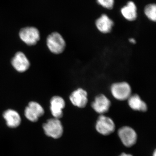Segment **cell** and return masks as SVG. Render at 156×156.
<instances>
[{"instance_id": "1", "label": "cell", "mask_w": 156, "mask_h": 156, "mask_svg": "<svg viewBox=\"0 0 156 156\" xmlns=\"http://www.w3.org/2000/svg\"><path fill=\"white\" fill-rule=\"evenodd\" d=\"M47 44L52 53L59 54L64 51L66 47L64 39L58 32H53L48 36L47 39Z\"/></svg>"}, {"instance_id": "2", "label": "cell", "mask_w": 156, "mask_h": 156, "mask_svg": "<svg viewBox=\"0 0 156 156\" xmlns=\"http://www.w3.org/2000/svg\"><path fill=\"white\" fill-rule=\"evenodd\" d=\"M43 129L47 136L58 139L62 136L63 129L62 124L58 119L53 118L48 120L44 124Z\"/></svg>"}, {"instance_id": "3", "label": "cell", "mask_w": 156, "mask_h": 156, "mask_svg": "<svg viewBox=\"0 0 156 156\" xmlns=\"http://www.w3.org/2000/svg\"><path fill=\"white\" fill-rule=\"evenodd\" d=\"M112 95L117 100H128L131 95V88L129 83L126 82L115 83L111 87Z\"/></svg>"}, {"instance_id": "4", "label": "cell", "mask_w": 156, "mask_h": 156, "mask_svg": "<svg viewBox=\"0 0 156 156\" xmlns=\"http://www.w3.org/2000/svg\"><path fill=\"white\" fill-rule=\"evenodd\" d=\"M20 39L29 46L36 44L40 39V34L37 29L32 27H24L19 32Z\"/></svg>"}, {"instance_id": "5", "label": "cell", "mask_w": 156, "mask_h": 156, "mask_svg": "<svg viewBox=\"0 0 156 156\" xmlns=\"http://www.w3.org/2000/svg\"><path fill=\"white\" fill-rule=\"evenodd\" d=\"M96 130L98 133L103 135H109L115 130V124L111 118L101 115L96 122Z\"/></svg>"}, {"instance_id": "6", "label": "cell", "mask_w": 156, "mask_h": 156, "mask_svg": "<svg viewBox=\"0 0 156 156\" xmlns=\"http://www.w3.org/2000/svg\"><path fill=\"white\" fill-rule=\"evenodd\" d=\"M119 137L123 144L127 147H131L135 144L137 140V134L133 128L125 126L118 131Z\"/></svg>"}, {"instance_id": "7", "label": "cell", "mask_w": 156, "mask_h": 156, "mask_svg": "<svg viewBox=\"0 0 156 156\" xmlns=\"http://www.w3.org/2000/svg\"><path fill=\"white\" fill-rule=\"evenodd\" d=\"M44 114V110L41 105L35 101H30L26 107L24 114L27 119L32 122H37L39 118Z\"/></svg>"}, {"instance_id": "8", "label": "cell", "mask_w": 156, "mask_h": 156, "mask_svg": "<svg viewBox=\"0 0 156 156\" xmlns=\"http://www.w3.org/2000/svg\"><path fill=\"white\" fill-rule=\"evenodd\" d=\"M69 99L74 106L80 108H84L88 103V93L82 88H78L71 93Z\"/></svg>"}, {"instance_id": "9", "label": "cell", "mask_w": 156, "mask_h": 156, "mask_svg": "<svg viewBox=\"0 0 156 156\" xmlns=\"http://www.w3.org/2000/svg\"><path fill=\"white\" fill-rule=\"evenodd\" d=\"M111 105L110 100L104 94H101L95 97L92 103V108L96 112L102 115L108 111Z\"/></svg>"}, {"instance_id": "10", "label": "cell", "mask_w": 156, "mask_h": 156, "mask_svg": "<svg viewBox=\"0 0 156 156\" xmlns=\"http://www.w3.org/2000/svg\"><path fill=\"white\" fill-rule=\"evenodd\" d=\"M11 63L13 67L20 73L26 71L30 66V62L28 58L22 52L16 53L12 58Z\"/></svg>"}, {"instance_id": "11", "label": "cell", "mask_w": 156, "mask_h": 156, "mask_svg": "<svg viewBox=\"0 0 156 156\" xmlns=\"http://www.w3.org/2000/svg\"><path fill=\"white\" fill-rule=\"evenodd\" d=\"M50 103L51 113L54 118L59 119L63 116L62 110L66 105L64 99L60 96H54L51 98Z\"/></svg>"}, {"instance_id": "12", "label": "cell", "mask_w": 156, "mask_h": 156, "mask_svg": "<svg viewBox=\"0 0 156 156\" xmlns=\"http://www.w3.org/2000/svg\"><path fill=\"white\" fill-rule=\"evenodd\" d=\"M3 117L7 126L11 128L18 127L21 123V118L17 112L13 109H8L4 112Z\"/></svg>"}, {"instance_id": "13", "label": "cell", "mask_w": 156, "mask_h": 156, "mask_svg": "<svg viewBox=\"0 0 156 156\" xmlns=\"http://www.w3.org/2000/svg\"><path fill=\"white\" fill-rule=\"evenodd\" d=\"M114 23L106 15L103 14L95 21V25L98 30L103 34H108L111 32Z\"/></svg>"}, {"instance_id": "14", "label": "cell", "mask_w": 156, "mask_h": 156, "mask_svg": "<svg viewBox=\"0 0 156 156\" xmlns=\"http://www.w3.org/2000/svg\"><path fill=\"white\" fill-rule=\"evenodd\" d=\"M128 104L132 109L137 111L145 112L147 111V104L137 94L131 95L128 98Z\"/></svg>"}, {"instance_id": "15", "label": "cell", "mask_w": 156, "mask_h": 156, "mask_svg": "<svg viewBox=\"0 0 156 156\" xmlns=\"http://www.w3.org/2000/svg\"><path fill=\"white\" fill-rule=\"evenodd\" d=\"M137 9L135 4L132 1H130L127 3L126 6H124L121 9V13L127 20L129 21H134L137 17Z\"/></svg>"}, {"instance_id": "16", "label": "cell", "mask_w": 156, "mask_h": 156, "mask_svg": "<svg viewBox=\"0 0 156 156\" xmlns=\"http://www.w3.org/2000/svg\"><path fill=\"white\" fill-rule=\"evenodd\" d=\"M144 13L147 17L151 21L156 20V5L155 4H149L145 7Z\"/></svg>"}, {"instance_id": "17", "label": "cell", "mask_w": 156, "mask_h": 156, "mask_svg": "<svg viewBox=\"0 0 156 156\" xmlns=\"http://www.w3.org/2000/svg\"><path fill=\"white\" fill-rule=\"evenodd\" d=\"M98 4L104 8L111 10L113 8L114 0H97Z\"/></svg>"}, {"instance_id": "18", "label": "cell", "mask_w": 156, "mask_h": 156, "mask_svg": "<svg viewBox=\"0 0 156 156\" xmlns=\"http://www.w3.org/2000/svg\"><path fill=\"white\" fill-rule=\"evenodd\" d=\"M129 42L132 44H135L136 43V41L134 38H130L129 39Z\"/></svg>"}, {"instance_id": "19", "label": "cell", "mask_w": 156, "mask_h": 156, "mask_svg": "<svg viewBox=\"0 0 156 156\" xmlns=\"http://www.w3.org/2000/svg\"><path fill=\"white\" fill-rule=\"evenodd\" d=\"M133 156L132 155L130 154H127L126 153H122L121 154L120 156Z\"/></svg>"}, {"instance_id": "20", "label": "cell", "mask_w": 156, "mask_h": 156, "mask_svg": "<svg viewBox=\"0 0 156 156\" xmlns=\"http://www.w3.org/2000/svg\"><path fill=\"white\" fill-rule=\"evenodd\" d=\"M153 156H156V151H154L153 155Z\"/></svg>"}]
</instances>
